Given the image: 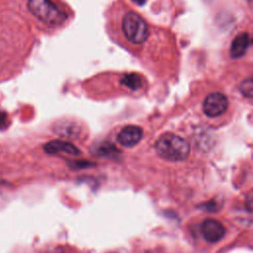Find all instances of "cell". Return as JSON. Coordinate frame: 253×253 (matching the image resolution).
Wrapping results in <instances>:
<instances>
[{"instance_id": "cell-13", "label": "cell", "mask_w": 253, "mask_h": 253, "mask_svg": "<svg viewBox=\"0 0 253 253\" xmlns=\"http://www.w3.org/2000/svg\"><path fill=\"white\" fill-rule=\"evenodd\" d=\"M133 2H135L136 4H138V5H142L144 2H145V0H132Z\"/></svg>"}, {"instance_id": "cell-12", "label": "cell", "mask_w": 253, "mask_h": 253, "mask_svg": "<svg viewBox=\"0 0 253 253\" xmlns=\"http://www.w3.org/2000/svg\"><path fill=\"white\" fill-rule=\"evenodd\" d=\"M7 123V116L4 112L0 111V127L4 126V125Z\"/></svg>"}, {"instance_id": "cell-7", "label": "cell", "mask_w": 253, "mask_h": 253, "mask_svg": "<svg viewBox=\"0 0 253 253\" xmlns=\"http://www.w3.org/2000/svg\"><path fill=\"white\" fill-rule=\"evenodd\" d=\"M45 152L49 154L66 153L69 155H79L80 150L70 142L63 140H52L44 145Z\"/></svg>"}, {"instance_id": "cell-5", "label": "cell", "mask_w": 253, "mask_h": 253, "mask_svg": "<svg viewBox=\"0 0 253 253\" xmlns=\"http://www.w3.org/2000/svg\"><path fill=\"white\" fill-rule=\"evenodd\" d=\"M201 232L203 237L210 243L219 241L225 234V228L219 221L208 218L203 221L201 225Z\"/></svg>"}, {"instance_id": "cell-10", "label": "cell", "mask_w": 253, "mask_h": 253, "mask_svg": "<svg viewBox=\"0 0 253 253\" xmlns=\"http://www.w3.org/2000/svg\"><path fill=\"white\" fill-rule=\"evenodd\" d=\"M96 152L100 156H112L113 154L118 153V150L116 149V147L113 144L103 143L100 146H98Z\"/></svg>"}, {"instance_id": "cell-3", "label": "cell", "mask_w": 253, "mask_h": 253, "mask_svg": "<svg viewBox=\"0 0 253 253\" xmlns=\"http://www.w3.org/2000/svg\"><path fill=\"white\" fill-rule=\"evenodd\" d=\"M122 28L126 38L132 43L139 44L144 42L149 35L146 22L134 12H128L125 15Z\"/></svg>"}, {"instance_id": "cell-8", "label": "cell", "mask_w": 253, "mask_h": 253, "mask_svg": "<svg viewBox=\"0 0 253 253\" xmlns=\"http://www.w3.org/2000/svg\"><path fill=\"white\" fill-rule=\"evenodd\" d=\"M251 40L247 33H241L234 38L230 47V54L233 58H238L244 55L248 46L250 45Z\"/></svg>"}, {"instance_id": "cell-2", "label": "cell", "mask_w": 253, "mask_h": 253, "mask_svg": "<svg viewBox=\"0 0 253 253\" xmlns=\"http://www.w3.org/2000/svg\"><path fill=\"white\" fill-rule=\"evenodd\" d=\"M28 8L40 21L49 26L63 23L66 15L50 0H29Z\"/></svg>"}, {"instance_id": "cell-11", "label": "cell", "mask_w": 253, "mask_h": 253, "mask_svg": "<svg viewBox=\"0 0 253 253\" xmlns=\"http://www.w3.org/2000/svg\"><path fill=\"white\" fill-rule=\"evenodd\" d=\"M239 89L241 91V93L247 97V98H251L252 97V93H253V82L251 78H248L247 80L243 81L240 86Z\"/></svg>"}, {"instance_id": "cell-1", "label": "cell", "mask_w": 253, "mask_h": 253, "mask_svg": "<svg viewBox=\"0 0 253 253\" xmlns=\"http://www.w3.org/2000/svg\"><path fill=\"white\" fill-rule=\"evenodd\" d=\"M155 150L158 155L169 161H182L190 154L188 141L171 132L162 134L155 142Z\"/></svg>"}, {"instance_id": "cell-6", "label": "cell", "mask_w": 253, "mask_h": 253, "mask_svg": "<svg viewBox=\"0 0 253 253\" xmlns=\"http://www.w3.org/2000/svg\"><path fill=\"white\" fill-rule=\"evenodd\" d=\"M142 129L137 126H127L118 134V142L126 147H131L137 144L142 138Z\"/></svg>"}, {"instance_id": "cell-9", "label": "cell", "mask_w": 253, "mask_h": 253, "mask_svg": "<svg viewBox=\"0 0 253 253\" xmlns=\"http://www.w3.org/2000/svg\"><path fill=\"white\" fill-rule=\"evenodd\" d=\"M121 84H123L124 86H126V88H128L132 91H136L137 89H139L141 87L142 80L139 75H137L135 73H128V74H126L121 79Z\"/></svg>"}, {"instance_id": "cell-4", "label": "cell", "mask_w": 253, "mask_h": 253, "mask_svg": "<svg viewBox=\"0 0 253 253\" xmlns=\"http://www.w3.org/2000/svg\"><path fill=\"white\" fill-rule=\"evenodd\" d=\"M228 107L227 97L219 92H214L207 96L203 103L204 113L211 118L222 115Z\"/></svg>"}]
</instances>
